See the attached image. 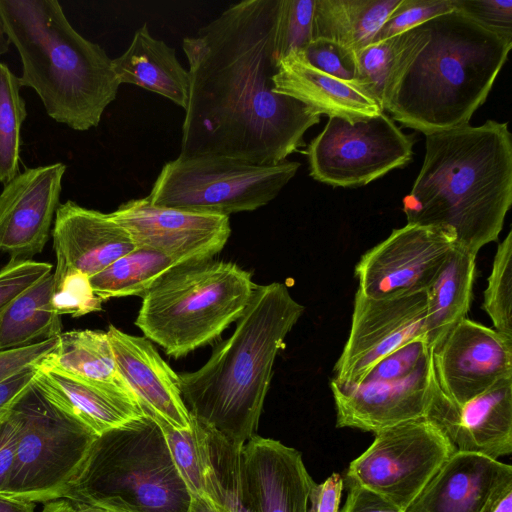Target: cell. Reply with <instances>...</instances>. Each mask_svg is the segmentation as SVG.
I'll return each mask as SVG.
<instances>
[{
  "mask_svg": "<svg viewBox=\"0 0 512 512\" xmlns=\"http://www.w3.org/2000/svg\"><path fill=\"white\" fill-rule=\"evenodd\" d=\"M348 493L340 512H404L380 494L356 484L346 485Z\"/></svg>",
  "mask_w": 512,
  "mask_h": 512,
  "instance_id": "f6af8a7d",
  "label": "cell"
},
{
  "mask_svg": "<svg viewBox=\"0 0 512 512\" xmlns=\"http://www.w3.org/2000/svg\"><path fill=\"white\" fill-rule=\"evenodd\" d=\"M431 358L440 391L457 405L512 377V340L468 318L431 349Z\"/></svg>",
  "mask_w": 512,
  "mask_h": 512,
  "instance_id": "5bb4252c",
  "label": "cell"
},
{
  "mask_svg": "<svg viewBox=\"0 0 512 512\" xmlns=\"http://www.w3.org/2000/svg\"><path fill=\"white\" fill-rule=\"evenodd\" d=\"M434 382L432 358L414 373L394 382H330L336 427L376 433L425 418Z\"/></svg>",
  "mask_w": 512,
  "mask_h": 512,
  "instance_id": "ac0fdd59",
  "label": "cell"
},
{
  "mask_svg": "<svg viewBox=\"0 0 512 512\" xmlns=\"http://www.w3.org/2000/svg\"><path fill=\"white\" fill-rule=\"evenodd\" d=\"M12 410L19 423L18 446L2 494L33 503L59 498L98 435L51 403L34 383Z\"/></svg>",
  "mask_w": 512,
  "mask_h": 512,
  "instance_id": "9c48e42d",
  "label": "cell"
},
{
  "mask_svg": "<svg viewBox=\"0 0 512 512\" xmlns=\"http://www.w3.org/2000/svg\"><path fill=\"white\" fill-rule=\"evenodd\" d=\"M191 419L200 443L205 493L218 512H257L242 479V446Z\"/></svg>",
  "mask_w": 512,
  "mask_h": 512,
  "instance_id": "f1b7e54d",
  "label": "cell"
},
{
  "mask_svg": "<svg viewBox=\"0 0 512 512\" xmlns=\"http://www.w3.org/2000/svg\"><path fill=\"white\" fill-rule=\"evenodd\" d=\"M119 376L144 412L176 429L191 427V416L178 387V375L150 340L113 325L106 331Z\"/></svg>",
  "mask_w": 512,
  "mask_h": 512,
  "instance_id": "ffe728a7",
  "label": "cell"
},
{
  "mask_svg": "<svg viewBox=\"0 0 512 512\" xmlns=\"http://www.w3.org/2000/svg\"><path fill=\"white\" fill-rule=\"evenodd\" d=\"M178 264L181 262L162 252L136 247L90 277V283L103 301L131 295L143 298L163 274Z\"/></svg>",
  "mask_w": 512,
  "mask_h": 512,
  "instance_id": "1f68e13d",
  "label": "cell"
},
{
  "mask_svg": "<svg viewBox=\"0 0 512 512\" xmlns=\"http://www.w3.org/2000/svg\"><path fill=\"white\" fill-rule=\"evenodd\" d=\"M280 2L235 3L183 39L190 88L180 157L275 165L305 145L321 115L273 91Z\"/></svg>",
  "mask_w": 512,
  "mask_h": 512,
  "instance_id": "6da1fadb",
  "label": "cell"
},
{
  "mask_svg": "<svg viewBox=\"0 0 512 512\" xmlns=\"http://www.w3.org/2000/svg\"><path fill=\"white\" fill-rule=\"evenodd\" d=\"M110 216L137 247L169 255L181 263L211 259L229 239V216L152 205L147 197L122 203Z\"/></svg>",
  "mask_w": 512,
  "mask_h": 512,
  "instance_id": "9a60e30c",
  "label": "cell"
},
{
  "mask_svg": "<svg viewBox=\"0 0 512 512\" xmlns=\"http://www.w3.org/2000/svg\"><path fill=\"white\" fill-rule=\"evenodd\" d=\"M481 512H512V480L496 492Z\"/></svg>",
  "mask_w": 512,
  "mask_h": 512,
  "instance_id": "681fc988",
  "label": "cell"
},
{
  "mask_svg": "<svg viewBox=\"0 0 512 512\" xmlns=\"http://www.w3.org/2000/svg\"><path fill=\"white\" fill-rule=\"evenodd\" d=\"M431 356L426 337L401 346L378 361L361 382H394L407 378Z\"/></svg>",
  "mask_w": 512,
  "mask_h": 512,
  "instance_id": "f35d334b",
  "label": "cell"
},
{
  "mask_svg": "<svg viewBox=\"0 0 512 512\" xmlns=\"http://www.w3.org/2000/svg\"><path fill=\"white\" fill-rule=\"evenodd\" d=\"M454 10V0H401L382 24L372 43L404 33Z\"/></svg>",
  "mask_w": 512,
  "mask_h": 512,
  "instance_id": "74e56055",
  "label": "cell"
},
{
  "mask_svg": "<svg viewBox=\"0 0 512 512\" xmlns=\"http://www.w3.org/2000/svg\"><path fill=\"white\" fill-rule=\"evenodd\" d=\"M454 6L489 30L512 40L511 0H454Z\"/></svg>",
  "mask_w": 512,
  "mask_h": 512,
  "instance_id": "b9f144b4",
  "label": "cell"
},
{
  "mask_svg": "<svg viewBox=\"0 0 512 512\" xmlns=\"http://www.w3.org/2000/svg\"><path fill=\"white\" fill-rule=\"evenodd\" d=\"M55 273L76 270L99 273L137 246L110 214L68 200L56 210L52 231Z\"/></svg>",
  "mask_w": 512,
  "mask_h": 512,
  "instance_id": "44dd1931",
  "label": "cell"
},
{
  "mask_svg": "<svg viewBox=\"0 0 512 512\" xmlns=\"http://www.w3.org/2000/svg\"><path fill=\"white\" fill-rule=\"evenodd\" d=\"M343 487V478L338 473L331 474L320 484L315 482L309 494L307 512H338Z\"/></svg>",
  "mask_w": 512,
  "mask_h": 512,
  "instance_id": "bcb514c9",
  "label": "cell"
},
{
  "mask_svg": "<svg viewBox=\"0 0 512 512\" xmlns=\"http://www.w3.org/2000/svg\"><path fill=\"white\" fill-rule=\"evenodd\" d=\"M40 512H110L69 498H57L42 503Z\"/></svg>",
  "mask_w": 512,
  "mask_h": 512,
  "instance_id": "c3c4849f",
  "label": "cell"
},
{
  "mask_svg": "<svg viewBox=\"0 0 512 512\" xmlns=\"http://www.w3.org/2000/svg\"><path fill=\"white\" fill-rule=\"evenodd\" d=\"M272 83L275 93L294 98L329 118L357 122L384 112L361 85L315 68L301 51H292L279 60Z\"/></svg>",
  "mask_w": 512,
  "mask_h": 512,
  "instance_id": "603a6c76",
  "label": "cell"
},
{
  "mask_svg": "<svg viewBox=\"0 0 512 512\" xmlns=\"http://www.w3.org/2000/svg\"><path fill=\"white\" fill-rule=\"evenodd\" d=\"M476 255L455 245L426 290V339L437 346L469 311Z\"/></svg>",
  "mask_w": 512,
  "mask_h": 512,
  "instance_id": "484cf974",
  "label": "cell"
},
{
  "mask_svg": "<svg viewBox=\"0 0 512 512\" xmlns=\"http://www.w3.org/2000/svg\"><path fill=\"white\" fill-rule=\"evenodd\" d=\"M255 286L251 274L232 262L211 258L181 263L143 297L135 325L178 359L210 344L237 321Z\"/></svg>",
  "mask_w": 512,
  "mask_h": 512,
  "instance_id": "52a82bcc",
  "label": "cell"
},
{
  "mask_svg": "<svg viewBox=\"0 0 512 512\" xmlns=\"http://www.w3.org/2000/svg\"><path fill=\"white\" fill-rule=\"evenodd\" d=\"M301 164L257 165L223 156L180 157L164 164L147 196L155 206L229 216L275 199Z\"/></svg>",
  "mask_w": 512,
  "mask_h": 512,
  "instance_id": "ba28073f",
  "label": "cell"
},
{
  "mask_svg": "<svg viewBox=\"0 0 512 512\" xmlns=\"http://www.w3.org/2000/svg\"><path fill=\"white\" fill-rule=\"evenodd\" d=\"M241 472L257 512H307L315 481L298 450L256 434L242 446Z\"/></svg>",
  "mask_w": 512,
  "mask_h": 512,
  "instance_id": "d6986e66",
  "label": "cell"
},
{
  "mask_svg": "<svg viewBox=\"0 0 512 512\" xmlns=\"http://www.w3.org/2000/svg\"><path fill=\"white\" fill-rule=\"evenodd\" d=\"M304 310L285 284L256 285L232 335L201 368L178 375L190 416L236 445L256 435L274 361Z\"/></svg>",
  "mask_w": 512,
  "mask_h": 512,
  "instance_id": "3957f363",
  "label": "cell"
},
{
  "mask_svg": "<svg viewBox=\"0 0 512 512\" xmlns=\"http://www.w3.org/2000/svg\"><path fill=\"white\" fill-rule=\"evenodd\" d=\"M482 309L497 332L512 340V231L498 244Z\"/></svg>",
  "mask_w": 512,
  "mask_h": 512,
  "instance_id": "836d02e7",
  "label": "cell"
},
{
  "mask_svg": "<svg viewBox=\"0 0 512 512\" xmlns=\"http://www.w3.org/2000/svg\"><path fill=\"white\" fill-rule=\"evenodd\" d=\"M36 504L0 493V512H35Z\"/></svg>",
  "mask_w": 512,
  "mask_h": 512,
  "instance_id": "f907efd6",
  "label": "cell"
},
{
  "mask_svg": "<svg viewBox=\"0 0 512 512\" xmlns=\"http://www.w3.org/2000/svg\"><path fill=\"white\" fill-rule=\"evenodd\" d=\"M0 17L21 58L22 86L55 121L97 127L121 85L105 50L72 27L56 0H0Z\"/></svg>",
  "mask_w": 512,
  "mask_h": 512,
  "instance_id": "5b68a950",
  "label": "cell"
},
{
  "mask_svg": "<svg viewBox=\"0 0 512 512\" xmlns=\"http://www.w3.org/2000/svg\"><path fill=\"white\" fill-rule=\"evenodd\" d=\"M58 339L56 348L38 363L39 367L127 388L118 374L107 332L70 330L62 332Z\"/></svg>",
  "mask_w": 512,
  "mask_h": 512,
  "instance_id": "4dcf8cb0",
  "label": "cell"
},
{
  "mask_svg": "<svg viewBox=\"0 0 512 512\" xmlns=\"http://www.w3.org/2000/svg\"><path fill=\"white\" fill-rule=\"evenodd\" d=\"M22 84L9 67L0 63V183L19 174L20 130L26 119Z\"/></svg>",
  "mask_w": 512,
  "mask_h": 512,
  "instance_id": "d6a6232c",
  "label": "cell"
},
{
  "mask_svg": "<svg viewBox=\"0 0 512 512\" xmlns=\"http://www.w3.org/2000/svg\"><path fill=\"white\" fill-rule=\"evenodd\" d=\"M428 40L429 32L423 23L355 52L356 82L375 98L383 111L396 80Z\"/></svg>",
  "mask_w": 512,
  "mask_h": 512,
  "instance_id": "f546056e",
  "label": "cell"
},
{
  "mask_svg": "<svg viewBox=\"0 0 512 512\" xmlns=\"http://www.w3.org/2000/svg\"><path fill=\"white\" fill-rule=\"evenodd\" d=\"M425 25L429 40L396 80L384 111L427 135L469 124L504 66L512 40L457 9Z\"/></svg>",
  "mask_w": 512,
  "mask_h": 512,
  "instance_id": "277c9868",
  "label": "cell"
},
{
  "mask_svg": "<svg viewBox=\"0 0 512 512\" xmlns=\"http://www.w3.org/2000/svg\"><path fill=\"white\" fill-rule=\"evenodd\" d=\"M10 44L11 42L6 34L3 21L0 17V56L9 51Z\"/></svg>",
  "mask_w": 512,
  "mask_h": 512,
  "instance_id": "f5cc1de1",
  "label": "cell"
},
{
  "mask_svg": "<svg viewBox=\"0 0 512 512\" xmlns=\"http://www.w3.org/2000/svg\"><path fill=\"white\" fill-rule=\"evenodd\" d=\"M306 60L315 68L348 82H356L355 52L326 39H313L304 49Z\"/></svg>",
  "mask_w": 512,
  "mask_h": 512,
  "instance_id": "ab89813d",
  "label": "cell"
},
{
  "mask_svg": "<svg viewBox=\"0 0 512 512\" xmlns=\"http://www.w3.org/2000/svg\"><path fill=\"white\" fill-rule=\"evenodd\" d=\"M50 272L14 297L0 311V351L26 347L59 336L61 315L54 309Z\"/></svg>",
  "mask_w": 512,
  "mask_h": 512,
  "instance_id": "4316f807",
  "label": "cell"
},
{
  "mask_svg": "<svg viewBox=\"0 0 512 512\" xmlns=\"http://www.w3.org/2000/svg\"><path fill=\"white\" fill-rule=\"evenodd\" d=\"M511 480V465L455 451L404 512H481Z\"/></svg>",
  "mask_w": 512,
  "mask_h": 512,
  "instance_id": "7402d4cb",
  "label": "cell"
},
{
  "mask_svg": "<svg viewBox=\"0 0 512 512\" xmlns=\"http://www.w3.org/2000/svg\"><path fill=\"white\" fill-rule=\"evenodd\" d=\"M489 119L425 135V155L403 198L408 224L440 228L477 255L498 240L512 204V137Z\"/></svg>",
  "mask_w": 512,
  "mask_h": 512,
  "instance_id": "7a4b0ae2",
  "label": "cell"
},
{
  "mask_svg": "<svg viewBox=\"0 0 512 512\" xmlns=\"http://www.w3.org/2000/svg\"><path fill=\"white\" fill-rule=\"evenodd\" d=\"M315 0H281L276 47L279 59L292 51L303 52L312 41Z\"/></svg>",
  "mask_w": 512,
  "mask_h": 512,
  "instance_id": "d590c367",
  "label": "cell"
},
{
  "mask_svg": "<svg viewBox=\"0 0 512 512\" xmlns=\"http://www.w3.org/2000/svg\"><path fill=\"white\" fill-rule=\"evenodd\" d=\"M455 245L447 231L407 223L361 256L358 289L372 299L426 291Z\"/></svg>",
  "mask_w": 512,
  "mask_h": 512,
  "instance_id": "7c38bea8",
  "label": "cell"
},
{
  "mask_svg": "<svg viewBox=\"0 0 512 512\" xmlns=\"http://www.w3.org/2000/svg\"><path fill=\"white\" fill-rule=\"evenodd\" d=\"M33 383L51 403L96 435L144 415L131 391L116 384L84 380L38 365Z\"/></svg>",
  "mask_w": 512,
  "mask_h": 512,
  "instance_id": "cb8c5ba5",
  "label": "cell"
},
{
  "mask_svg": "<svg viewBox=\"0 0 512 512\" xmlns=\"http://www.w3.org/2000/svg\"><path fill=\"white\" fill-rule=\"evenodd\" d=\"M37 365L28 366L0 383V420L33 384Z\"/></svg>",
  "mask_w": 512,
  "mask_h": 512,
  "instance_id": "7dc6e473",
  "label": "cell"
},
{
  "mask_svg": "<svg viewBox=\"0 0 512 512\" xmlns=\"http://www.w3.org/2000/svg\"><path fill=\"white\" fill-rule=\"evenodd\" d=\"M455 451L428 419L404 422L376 432L343 482L368 488L405 511Z\"/></svg>",
  "mask_w": 512,
  "mask_h": 512,
  "instance_id": "8fae6325",
  "label": "cell"
},
{
  "mask_svg": "<svg viewBox=\"0 0 512 512\" xmlns=\"http://www.w3.org/2000/svg\"><path fill=\"white\" fill-rule=\"evenodd\" d=\"M19 423L12 410L0 420V493L8 485L17 453Z\"/></svg>",
  "mask_w": 512,
  "mask_h": 512,
  "instance_id": "ee69618b",
  "label": "cell"
},
{
  "mask_svg": "<svg viewBox=\"0 0 512 512\" xmlns=\"http://www.w3.org/2000/svg\"><path fill=\"white\" fill-rule=\"evenodd\" d=\"M401 0H315L312 40L326 39L357 52L372 43Z\"/></svg>",
  "mask_w": 512,
  "mask_h": 512,
  "instance_id": "83f0119b",
  "label": "cell"
},
{
  "mask_svg": "<svg viewBox=\"0 0 512 512\" xmlns=\"http://www.w3.org/2000/svg\"><path fill=\"white\" fill-rule=\"evenodd\" d=\"M414 143L384 112L357 122L331 117L307 146L309 174L333 187L364 186L411 162Z\"/></svg>",
  "mask_w": 512,
  "mask_h": 512,
  "instance_id": "30bf717a",
  "label": "cell"
},
{
  "mask_svg": "<svg viewBox=\"0 0 512 512\" xmlns=\"http://www.w3.org/2000/svg\"><path fill=\"white\" fill-rule=\"evenodd\" d=\"M59 498L110 512H189L192 495L148 413L98 435Z\"/></svg>",
  "mask_w": 512,
  "mask_h": 512,
  "instance_id": "8992f818",
  "label": "cell"
},
{
  "mask_svg": "<svg viewBox=\"0 0 512 512\" xmlns=\"http://www.w3.org/2000/svg\"><path fill=\"white\" fill-rule=\"evenodd\" d=\"M66 171L63 163L29 168L4 185L0 194V252L31 260L42 252Z\"/></svg>",
  "mask_w": 512,
  "mask_h": 512,
  "instance_id": "2e32d148",
  "label": "cell"
},
{
  "mask_svg": "<svg viewBox=\"0 0 512 512\" xmlns=\"http://www.w3.org/2000/svg\"><path fill=\"white\" fill-rule=\"evenodd\" d=\"M58 342L57 336L26 347L0 351V383L22 369L41 362Z\"/></svg>",
  "mask_w": 512,
  "mask_h": 512,
  "instance_id": "7bdbcfd3",
  "label": "cell"
},
{
  "mask_svg": "<svg viewBox=\"0 0 512 512\" xmlns=\"http://www.w3.org/2000/svg\"><path fill=\"white\" fill-rule=\"evenodd\" d=\"M154 419L161 427L171 458L191 495H205L202 454L192 419L188 429H176L162 419Z\"/></svg>",
  "mask_w": 512,
  "mask_h": 512,
  "instance_id": "e575fe53",
  "label": "cell"
},
{
  "mask_svg": "<svg viewBox=\"0 0 512 512\" xmlns=\"http://www.w3.org/2000/svg\"><path fill=\"white\" fill-rule=\"evenodd\" d=\"M53 276L52 302L59 315L81 317L102 309L103 300L94 293L90 277L76 270L54 272Z\"/></svg>",
  "mask_w": 512,
  "mask_h": 512,
  "instance_id": "8d00e7d4",
  "label": "cell"
},
{
  "mask_svg": "<svg viewBox=\"0 0 512 512\" xmlns=\"http://www.w3.org/2000/svg\"><path fill=\"white\" fill-rule=\"evenodd\" d=\"M189 512H218L213 501L205 495L192 496Z\"/></svg>",
  "mask_w": 512,
  "mask_h": 512,
  "instance_id": "816d5d0a",
  "label": "cell"
},
{
  "mask_svg": "<svg viewBox=\"0 0 512 512\" xmlns=\"http://www.w3.org/2000/svg\"><path fill=\"white\" fill-rule=\"evenodd\" d=\"M426 291L372 299L355 293L351 328L334 365V379L360 383L382 358L410 341L426 337Z\"/></svg>",
  "mask_w": 512,
  "mask_h": 512,
  "instance_id": "4fadbf2b",
  "label": "cell"
},
{
  "mask_svg": "<svg viewBox=\"0 0 512 512\" xmlns=\"http://www.w3.org/2000/svg\"><path fill=\"white\" fill-rule=\"evenodd\" d=\"M52 268L47 262L10 259L0 268V311L14 297L52 272Z\"/></svg>",
  "mask_w": 512,
  "mask_h": 512,
  "instance_id": "60d3db41",
  "label": "cell"
},
{
  "mask_svg": "<svg viewBox=\"0 0 512 512\" xmlns=\"http://www.w3.org/2000/svg\"><path fill=\"white\" fill-rule=\"evenodd\" d=\"M112 67L120 84L137 85L186 109L189 72L178 61L175 49L154 38L146 23L135 31L127 50L112 59Z\"/></svg>",
  "mask_w": 512,
  "mask_h": 512,
  "instance_id": "d4e9b609",
  "label": "cell"
},
{
  "mask_svg": "<svg viewBox=\"0 0 512 512\" xmlns=\"http://www.w3.org/2000/svg\"><path fill=\"white\" fill-rule=\"evenodd\" d=\"M425 418L448 438L456 451L498 459L512 453V377L457 405L440 391L435 377Z\"/></svg>",
  "mask_w": 512,
  "mask_h": 512,
  "instance_id": "e0dca14e",
  "label": "cell"
}]
</instances>
